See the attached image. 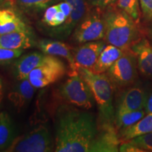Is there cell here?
<instances>
[{"label": "cell", "mask_w": 152, "mask_h": 152, "mask_svg": "<svg viewBox=\"0 0 152 152\" xmlns=\"http://www.w3.org/2000/svg\"><path fill=\"white\" fill-rule=\"evenodd\" d=\"M104 9L95 8L90 10L76 26L72 35L74 43L83 44L104 39L105 35Z\"/></svg>", "instance_id": "6"}, {"label": "cell", "mask_w": 152, "mask_h": 152, "mask_svg": "<svg viewBox=\"0 0 152 152\" xmlns=\"http://www.w3.org/2000/svg\"><path fill=\"white\" fill-rule=\"evenodd\" d=\"M46 54L34 52L25 54L16 61L14 64L15 76L18 80L28 78L30 73L40 65Z\"/></svg>", "instance_id": "14"}, {"label": "cell", "mask_w": 152, "mask_h": 152, "mask_svg": "<svg viewBox=\"0 0 152 152\" xmlns=\"http://www.w3.org/2000/svg\"><path fill=\"white\" fill-rule=\"evenodd\" d=\"M21 30L29 31L18 15L11 9H0V35Z\"/></svg>", "instance_id": "19"}, {"label": "cell", "mask_w": 152, "mask_h": 152, "mask_svg": "<svg viewBox=\"0 0 152 152\" xmlns=\"http://www.w3.org/2000/svg\"><path fill=\"white\" fill-rule=\"evenodd\" d=\"M66 19L67 18H66L65 14L58 9V12L56 13V16L54 17L51 27H59L65 23Z\"/></svg>", "instance_id": "30"}, {"label": "cell", "mask_w": 152, "mask_h": 152, "mask_svg": "<svg viewBox=\"0 0 152 152\" xmlns=\"http://www.w3.org/2000/svg\"><path fill=\"white\" fill-rule=\"evenodd\" d=\"M23 50H15L0 47V63L9 62L21 56Z\"/></svg>", "instance_id": "25"}, {"label": "cell", "mask_w": 152, "mask_h": 152, "mask_svg": "<svg viewBox=\"0 0 152 152\" xmlns=\"http://www.w3.org/2000/svg\"><path fill=\"white\" fill-rule=\"evenodd\" d=\"M14 90L9 94V99L18 109H21L33 99L35 87L30 83L28 78L18 80Z\"/></svg>", "instance_id": "17"}, {"label": "cell", "mask_w": 152, "mask_h": 152, "mask_svg": "<svg viewBox=\"0 0 152 152\" xmlns=\"http://www.w3.org/2000/svg\"><path fill=\"white\" fill-rule=\"evenodd\" d=\"M106 45L105 42L101 40L81 44L80 46L73 51L76 66L91 69Z\"/></svg>", "instance_id": "9"}, {"label": "cell", "mask_w": 152, "mask_h": 152, "mask_svg": "<svg viewBox=\"0 0 152 152\" xmlns=\"http://www.w3.org/2000/svg\"><path fill=\"white\" fill-rule=\"evenodd\" d=\"M37 46L44 54L61 57L66 59L69 64V71H77V67L74 60V50L68 44L58 40L45 39L39 41Z\"/></svg>", "instance_id": "12"}, {"label": "cell", "mask_w": 152, "mask_h": 152, "mask_svg": "<svg viewBox=\"0 0 152 152\" xmlns=\"http://www.w3.org/2000/svg\"><path fill=\"white\" fill-rule=\"evenodd\" d=\"M142 14L147 20H152V0H139Z\"/></svg>", "instance_id": "28"}, {"label": "cell", "mask_w": 152, "mask_h": 152, "mask_svg": "<svg viewBox=\"0 0 152 152\" xmlns=\"http://www.w3.org/2000/svg\"><path fill=\"white\" fill-rule=\"evenodd\" d=\"M77 71L90 87L94 99L98 106L103 125L114 123L115 111L113 106V85L107 75L94 73L90 70L77 67Z\"/></svg>", "instance_id": "3"}, {"label": "cell", "mask_w": 152, "mask_h": 152, "mask_svg": "<svg viewBox=\"0 0 152 152\" xmlns=\"http://www.w3.org/2000/svg\"><path fill=\"white\" fill-rule=\"evenodd\" d=\"M125 50L117 47L114 45H106L99 56L97 61L91 68V71L94 73H104L122 55Z\"/></svg>", "instance_id": "16"}, {"label": "cell", "mask_w": 152, "mask_h": 152, "mask_svg": "<svg viewBox=\"0 0 152 152\" xmlns=\"http://www.w3.org/2000/svg\"><path fill=\"white\" fill-rule=\"evenodd\" d=\"M57 96L64 103L83 109L92 107L94 96L77 71L68 72V78L60 86Z\"/></svg>", "instance_id": "4"}, {"label": "cell", "mask_w": 152, "mask_h": 152, "mask_svg": "<svg viewBox=\"0 0 152 152\" xmlns=\"http://www.w3.org/2000/svg\"><path fill=\"white\" fill-rule=\"evenodd\" d=\"M54 149V144L48 128L40 125L30 132L16 137L4 151L48 152Z\"/></svg>", "instance_id": "5"}, {"label": "cell", "mask_w": 152, "mask_h": 152, "mask_svg": "<svg viewBox=\"0 0 152 152\" xmlns=\"http://www.w3.org/2000/svg\"><path fill=\"white\" fill-rule=\"evenodd\" d=\"M118 151L122 152H144V150L140 149L128 141L121 142V146L119 147Z\"/></svg>", "instance_id": "29"}, {"label": "cell", "mask_w": 152, "mask_h": 152, "mask_svg": "<svg viewBox=\"0 0 152 152\" xmlns=\"http://www.w3.org/2000/svg\"><path fill=\"white\" fill-rule=\"evenodd\" d=\"M130 50L135 55L139 71L147 77H152V47L147 39L134 44Z\"/></svg>", "instance_id": "13"}, {"label": "cell", "mask_w": 152, "mask_h": 152, "mask_svg": "<svg viewBox=\"0 0 152 152\" xmlns=\"http://www.w3.org/2000/svg\"><path fill=\"white\" fill-rule=\"evenodd\" d=\"M128 142L144 150V152H152V132L138 136L129 140Z\"/></svg>", "instance_id": "24"}, {"label": "cell", "mask_w": 152, "mask_h": 152, "mask_svg": "<svg viewBox=\"0 0 152 152\" xmlns=\"http://www.w3.org/2000/svg\"><path fill=\"white\" fill-rule=\"evenodd\" d=\"M90 7L106 9L115 6L117 0H86Z\"/></svg>", "instance_id": "26"}, {"label": "cell", "mask_w": 152, "mask_h": 152, "mask_svg": "<svg viewBox=\"0 0 152 152\" xmlns=\"http://www.w3.org/2000/svg\"><path fill=\"white\" fill-rule=\"evenodd\" d=\"M147 113L144 109L116 113L115 114V120H114L115 128L119 130L120 129L130 126L138 122Z\"/></svg>", "instance_id": "21"}, {"label": "cell", "mask_w": 152, "mask_h": 152, "mask_svg": "<svg viewBox=\"0 0 152 152\" xmlns=\"http://www.w3.org/2000/svg\"><path fill=\"white\" fill-rule=\"evenodd\" d=\"M66 72L65 64L58 57L46 54L40 65L30 73L28 78L35 88H43L59 80Z\"/></svg>", "instance_id": "7"}, {"label": "cell", "mask_w": 152, "mask_h": 152, "mask_svg": "<svg viewBox=\"0 0 152 152\" xmlns=\"http://www.w3.org/2000/svg\"><path fill=\"white\" fill-rule=\"evenodd\" d=\"M137 69L135 55L128 49L125 51L106 74L113 86L124 87L134 83L137 77Z\"/></svg>", "instance_id": "8"}, {"label": "cell", "mask_w": 152, "mask_h": 152, "mask_svg": "<svg viewBox=\"0 0 152 152\" xmlns=\"http://www.w3.org/2000/svg\"><path fill=\"white\" fill-rule=\"evenodd\" d=\"M150 132H152V113H147L138 122L130 126L120 129L118 135L120 142H124Z\"/></svg>", "instance_id": "18"}, {"label": "cell", "mask_w": 152, "mask_h": 152, "mask_svg": "<svg viewBox=\"0 0 152 152\" xmlns=\"http://www.w3.org/2000/svg\"><path fill=\"white\" fill-rule=\"evenodd\" d=\"M4 96V87H3V82L2 78L0 76V104H1V102H2Z\"/></svg>", "instance_id": "33"}, {"label": "cell", "mask_w": 152, "mask_h": 152, "mask_svg": "<svg viewBox=\"0 0 152 152\" xmlns=\"http://www.w3.org/2000/svg\"><path fill=\"white\" fill-rule=\"evenodd\" d=\"M57 6H58V9H59L61 11H62V12L65 14L66 18H68L71 14V11H72L71 5L70 4L68 1H62V2L57 4Z\"/></svg>", "instance_id": "31"}, {"label": "cell", "mask_w": 152, "mask_h": 152, "mask_svg": "<svg viewBox=\"0 0 152 152\" xmlns=\"http://www.w3.org/2000/svg\"><path fill=\"white\" fill-rule=\"evenodd\" d=\"M149 95L141 87H132L123 92L118 101L115 113L143 110Z\"/></svg>", "instance_id": "11"}, {"label": "cell", "mask_w": 152, "mask_h": 152, "mask_svg": "<svg viewBox=\"0 0 152 152\" xmlns=\"http://www.w3.org/2000/svg\"><path fill=\"white\" fill-rule=\"evenodd\" d=\"M116 4L119 9L127 13L137 23H140L141 11L139 0H117Z\"/></svg>", "instance_id": "22"}, {"label": "cell", "mask_w": 152, "mask_h": 152, "mask_svg": "<svg viewBox=\"0 0 152 152\" xmlns=\"http://www.w3.org/2000/svg\"><path fill=\"white\" fill-rule=\"evenodd\" d=\"M34 42L30 31H14L0 35V47L23 50L33 46Z\"/></svg>", "instance_id": "15"}, {"label": "cell", "mask_w": 152, "mask_h": 152, "mask_svg": "<svg viewBox=\"0 0 152 152\" xmlns=\"http://www.w3.org/2000/svg\"><path fill=\"white\" fill-rule=\"evenodd\" d=\"M98 135L97 126L92 114L64 108L56 116L54 151H94Z\"/></svg>", "instance_id": "1"}, {"label": "cell", "mask_w": 152, "mask_h": 152, "mask_svg": "<svg viewBox=\"0 0 152 152\" xmlns=\"http://www.w3.org/2000/svg\"><path fill=\"white\" fill-rule=\"evenodd\" d=\"M4 1H5V0H0V4H1V3H3Z\"/></svg>", "instance_id": "34"}, {"label": "cell", "mask_w": 152, "mask_h": 152, "mask_svg": "<svg viewBox=\"0 0 152 152\" xmlns=\"http://www.w3.org/2000/svg\"><path fill=\"white\" fill-rule=\"evenodd\" d=\"M72 7L71 14L64 24L57 28L56 35L60 37H67L74 31L76 26L90 11V5L86 0H64Z\"/></svg>", "instance_id": "10"}, {"label": "cell", "mask_w": 152, "mask_h": 152, "mask_svg": "<svg viewBox=\"0 0 152 152\" xmlns=\"http://www.w3.org/2000/svg\"><path fill=\"white\" fill-rule=\"evenodd\" d=\"M106 43L128 50L139 40L138 24L129 15L115 5L104 11Z\"/></svg>", "instance_id": "2"}, {"label": "cell", "mask_w": 152, "mask_h": 152, "mask_svg": "<svg viewBox=\"0 0 152 152\" xmlns=\"http://www.w3.org/2000/svg\"><path fill=\"white\" fill-rule=\"evenodd\" d=\"M144 110H145L146 113H152V93L148 96L147 104H146Z\"/></svg>", "instance_id": "32"}, {"label": "cell", "mask_w": 152, "mask_h": 152, "mask_svg": "<svg viewBox=\"0 0 152 152\" xmlns=\"http://www.w3.org/2000/svg\"><path fill=\"white\" fill-rule=\"evenodd\" d=\"M58 8L57 4L48 7L45 11V14L43 16V21L46 23L47 26H52V23L54 20V18L56 16V13L58 12Z\"/></svg>", "instance_id": "27"}, {"label": "cell", "mask_w": 152, "mask_h": 152, "mask_svg": "<svg viewBox=\"0 0 152 152\" xmlns=\"http://www.w3.org/2000/svg\"><path fill=\"white\" fill-rule=\"evenodd\" d=\"M11 2L25 11H39L45 9L53 0H11Z\"/></svg>", "instance_id": "23"}, {"label": "cell", "mask_w": 152, "mask_h": 152, "mask_svg": "<svg viewBox=\"0 0 152 152\" xmlns=\"http://www.w3.org/2000/svg\"><path fill=\"white\" fill-rule=\"evenodd\" d=\"M15 138L12 120L7 112H0V151L7 149Z\"/></svg>", "instance_id": "20"}]
</instances>
